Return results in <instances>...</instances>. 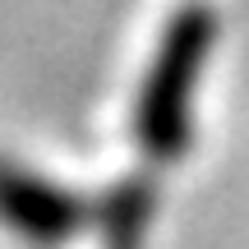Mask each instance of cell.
<instances>
[{
    "instance_id": "6da1fadb",
    "label": "cell",
    "mask_w": 249,
    "mask_h": 249,
    "mask_svg": "<svg viewBox=\"0 0 249 249\" xmlns=\"http://www.w3.org/2000/svg\"><path fill=\"white\" fill-rule=\"evenodd\" d=\"M208 46H213V14H180L161 42L152 74L139 97V143L152 161H176L189 148V102H194L198 74H203Z\"/></svg>"
},
{
    "instance_id": "7a4b0ae2",
    "label": "cell",
    "mask_w": 249,
    "mask_h": 249,
    "mask_svg": "<svg viewBox=\"0 0 249 249\" xmlns=\"http://www.w3.org/2000/svg\"><path fill=\"white\" fill-rule=\"evenodd\" d=\"M0 226L33 249H60L92 226V208L60 180L18 161H0Z\"/></svg>"
},
{
    "instance_id": "3957f363",
    "label": "cell",
    "mask_w": 249,
    "mask_h": 249,
    "mask_svg": "<svg viewBox=\"0 0 249 249\" xmlns=\"http://www.w3.org/2000/svg\"><path fill=\"white\" fill-rule=\"evenodd\" d=\"M152 217H157V185L148 176H120L92 208L102 249H143Z\"/></svg>"
}]
</instances>
